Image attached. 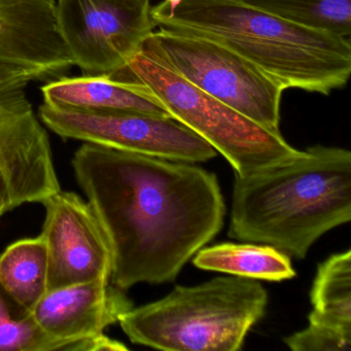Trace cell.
<instances>
[{"label": "cell", "instance_id": "6da1fadb", "mask_svg": "<svg viewBox=\"0 0 351 351\" xmlns=\"http://www.w3.org/2000/svg\"><path fill=\"white\" fill-rule=\"evenodd\" d=\"M71 165L110 242V283L123 291L176 280L223 228L217 176L194 163L84 143Z\"/></svg>", "mask_w": 351, "mask_h": 351}, {"label": "cell", "instance_id": "7a4b0ae2", "mask_svg": "<svg viewBox=\"0 0 351 351\" xmlns=\"http://www.w3.org/2000/svg\"><path fill=\"white\" fill-rule=\"evenodd\" d=\"M351 221V153L316 145L246 176H235L229 236L303 260L324 234Z\"/></svg>", "mask_w": 351, "mask_h": 351}, {"label": "cell", "instance_id": "3957f363", "mask_svg": "<svg viewBox=\"0 0 351 351\" xmlns=\"http://www.w3.org/2000/svg\"><path fill=\"white\" fill-rule=\"evenodd\" d=\"M151 15L156 26L223 45L285 90L328 95L350 77V40L291 23L243 0H163Z\"/></svg>", "mask_w": 351, "mask_h": 351}, {"label": "cell", "instance_id": "277c9868", "mask_svg": "<svg viewBox=\"0 0 351 351\" xmlns=\"http://www.w3.org/2000/svg\"><path fill=\"white\" fill-rule=\"evenodd\" d=\"M268 305L254 279L217 277L176 285L163 299L127 310L119 318L133 344L165 351H237Z\"/></svg>", "mask_w": 351, "mask_h": 351}, {"label": "cell", "instance_id": "5b68a950", "mask_svg": "<svg viewBox=\"0 0 351 351\" xmlns=\"http://www.w3.org/2000/svg\"><path fill=\"white\" fill-rule=\"evenodd\" d=\"M112 75L143 86L170 117L223 155L235 176L262 171L301 153L285 141L280 130L266 128L250 120L195 87L143 50L122 71Z\"/></svg>", "mask_w": 351, "mask_h": 351}, {"label": "cell", "instance_id": "8992f818", "mask_svg": "<svg viewBox=\"0 0 351 351\" xmlns=\"http://www.w3.org/2000/svg\"><path fill=\"white\" fill-rule=\"evenodd\" d=\"M141 50L250 120L279 130L285 89L223 45L196 34L160 27L149 34Z\"/></svg>", "mask_w": 351, "mask_h": 351}, {"label": "cell", "instance_id": "52a82bcc", "mask_svg": "<svg viewBox=\"0 0 351 351\" xmlns=\"http://www.w3.org/2000/svg\"><path fill=\"white\" fill-rule=\"evenodd\" d=\"M38 118L64 139L186 163L207 162L217 156L207 141L170 116L134 110L80 112L44 104Z\"/></svg>", "mask_w": 351, "mask_h": 351}, {"label": "cell", "instance_id": "ba28073f", "mask_svg": "<svg viewBox=\"0 0 351 351\" xmlns=\"http://www.w3.org/2000/svg\"><path fill=\"white\" fill-rule=\"evenodd\" d=\"M151 0H56L59 32L85 75L122 71L156 24Z\"/></svg>", "mask_w": 351, "mask_h": 351}, {"label": "cell", "instance_id": "9c48e42d", "mask_svg": "<svg viewBox=\"0 0 351 351\" xmlns=\"http://www.w3.org/2000/svg\"><path fill=\"white\" fill-rule=\"evenodd\" d=\"M60 190L48 133L25 90L0 99V217Z\"/></svg>", "mask_w": 351, "mask_h": 351}, {"label": "cell", "instance_id": "30bf717a", "mask_svg": "<svg viewBox=\"0 0 351 351\" xmlns=\"http://www.w3.org/2000/svg\"><path fill=\"white\" fill-rule=\"evenodd\" d=\"M42 203L46 208L40 236L48 252V291L97 279L110 280L112 250L89 202L60 190Z\"/></svg>", "mask_w": 351, "mask_h": 351}, {"label": "cell", "instance_id": "8fae6325", "mask_svg": "<svg viewBox=\"0 0 351 351\" xmlns=\"http://www.w3.org/2000/svg\"><path fill=\"white\" fill-rule=\"evenodd\" d=\"M0 65L53 81L73 66L59 32L56 0H0Z\"/></svg>", "mask_w": 351, "mask_h": 351}, {"label": "cell", "instance_id": "7c38bea8", "mask_svg": "<svg viewBox=\"0 0 351 351\" xmlns=\"http://www.w3.org/2000/svg\"><path fill=\"white\" fill-rule=\"evenodd\" d=\"M123 289L110 280L48 291L32 309L34 319L52 338L73 345V351H92L93 338L132 307Z\"/></svg>", "mask_w": 351, "mask_h": 351}, {"label": "cell", "instance_id": "4fadbf2b", "mask_svg": "<svg viewBox=\"0 0 351 351\" xmlns=\"http://www.w3.org/2000/svg\"><path fill=\"white\" fill-rule=\"evenodd\" d=\"M44 104L61 110L80 112L134 110L169 116L136 82L112 75L58 77L42 88Z\"/></svg>", "mask_w": 351, "mask_h": 351}, {"label": "cell", "instance_id": "5bb4252c", "mask_svg": "<svg viewBox=\"0 0 351 351\" xmlns=\"http://www.w3.org/2000/svg\"><path fill=\"white\" fill-rule=\"evenodd\" d=\"M193 258V264L201 270L254 280H289L297 275L291 256L266 244H217L201 248Z\"/></svg>", "mask_w": 351, "mask_h": 351}, {"label": "cell", "instance_id": "9a60e30c", "mask_svg": "<svg viewBox=\"0 0 351 351\" xmlns=\"http://www.w3.org/2000/svg\"><path fill=\"white\" fill-rule=\"evenodd\" d=\"M49 260L42 236L14 242L0 254V285L32 310L48 291Z\"/></svg>", "mask_w": 351, "mask_h": 351}, {"label": "cell", "instance_id": "2e32d148", "mask_svg": "<svg viewBox=\"0 0 351 351\" xmlns=\"http://www.w3.org/2000/svg\"><path fill=\"white\" fill-rule=\"evenodd\" d=\"M309 324L351 332V250L319 264L312 285Z\"/></svg>", "mask_w": 351, "mask_h": 351}, {"label": "cell", "instance_id": "e0dca14e", "mask_svg": "<svg viewBox=\"0 0 351 351\" xmlns=\"http://www.w3.org/2000/svg\"><path fill=\"white\" fill-rule=\"evenodd\" d=\"M291 23L350 40L351 0H243Z\"/></svg>", "mask_w": 351, "mask_h": 351}, {"label": "cell", "instance_id": "ac0fdd59", "mask_svg": "<svg viewBox=\"0 0 351 351\" xmlns=\"http://www.w3.org/2000/svg\"><path fill=\"white\" fill-rule=\"evenodd\" d=\"M0 351H73V345L47 335L32 310L20 305L0 285Z\"/></svg>", "mask_w": 351, "mask_h": 351}, {"label": "cell", "instance_id": "d6986e66", "mask_svg": "<svg viewBox=\"0 0 351 351\" xmlns=\"http://www.w3.org/2000/svg\"><path fill=\"white\" fill-rule=\"evenodd\" d=\"M293 351H349L351 332L330 326L309 324L307 328L283 339Z\"/></svg>", "mask_w": 351, "mask_h": 351}, {"label": "cell", "instance_id": "ffe728a7", "mask_svg": "<svg viewBox=\"0 0 351 351\" xmlns=\"http://www.w3.org/2000/svg\"><path fill=\"white\" fill-rule=\"evenodd\" d=\"M34 81H40V75L34 71L0 65V99L25 90Z\"/></svg>", "mask_w": 351, "mask_h": 351}, {"label": "cell", "instance_id": "44dd1931", "mask_svg": "<svg viewBox=\"0 0 351 351\" xmlns=\"http://www.w3.org/2000/svg\"><path fill=\"white\" fill-rule=\"evenodd\" d=\"M170 1H174V0H170Z\"/></svg>", "mask_w": 351, "mask_h": 351}]
</instances>
